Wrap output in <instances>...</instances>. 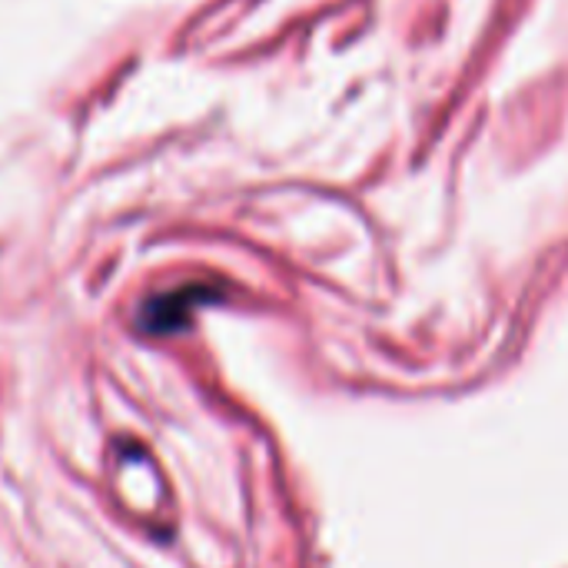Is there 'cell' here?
Returning <instances> with one entry per match:
<instances>
[{
    "label": "cell",
    "mask_w": 568,
    "mask_h": 568,
    "mask_svg": "<svg viewBox=\"0 0 568 568\" xmlns=\"http://www.w3.org/2000/svg\"><path fill=\"white\" fill-rule=\"evenodd\" d=\"M206 300H213V290L210 286H183V290H173V293H163V296H153L136 323L143 333H156V336H166V333H176L190 323L193 310L203 306Z\"/></svg>",
    "instance_id": "obj_1"
}]
</instances>
